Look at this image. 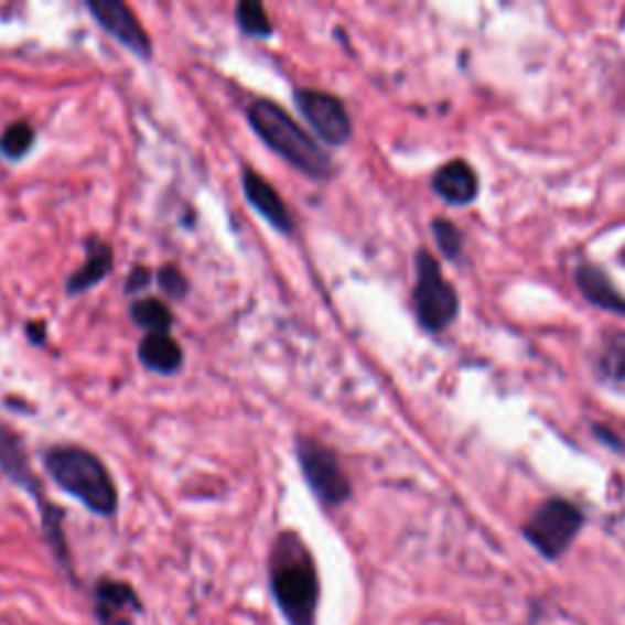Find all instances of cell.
<instances>
[{"instance_id":"cell-1","label":"cell","mask_w":625,"mask_h":625,"mask_svg":"<svg viewBox=\"0 0 625 625\" xmlns=\"http://www.w3.org/2000/svg\"><path fill=\"white\" fill-rule=\"evenodd\" d=\"M269 586L289 625H315L317 584L315 562L295 532H281L269 557Z\"/></svg>"},{"instance_id":"cell-2","label":"cell","mask_w":625,"mask_h":625,"mask_svg":"<svg viewBox=\"0 0 625 625\" xmlns=\"http://www.w3.org/2000/svg\"><path fill=\"white\" fill-rule=\"evenodd\" d=\"M247 120L249 128L259 134V140L265 142L271 152L287 159L299 172L309 174L315 181H325L333 176L335 166L331 154L295 122V118H291L287 110L277 106L274 100H252V104L247 106Z\"/></svg>"},{"instance_id":"cell-3","label":"cell","mask_w":625,"mask_h":625,"mask_svg":"<svg viewBox=\"0 0 625 625\" xmlns=\"http://www.w3.org/2000/svg\"><path fill=\"white\" fill-rule=\"evenodd\" d=\"M44 470L54 484L84 504L90 514L110 518L118 510V488L108 467L94 452L74 445L52 448L44 452Z\"/></svg>"},{"instance_id":"cell-4","label":"cell","mask_w":625,"mask_h":625,"mask_svg":"<svg viewBox=\"0 0 625 625\" xmlns=\"http://www.w3.org/2000/svg\"><path fill=\"white\" fill-rule=\"evenodd\" d=\"M295 457H299L305 484L311 486V492L321 498L323 504L340 506L347 502L352 494V484L343 464L337 460V454L331 448L313 438L299 435L295 438Z\"/></svg>"},{"instance_id":"cell-5","label":"cell","mask_w":625,"mask_h":625,"mask_svg":"<svg viewBox=\"0 0 625 625\" xmlns=\"http://www.w3.org/2000/svg\"><path fill=\"white\" fill-rule=\"evenodd\" d=\"M413 305L420 325L433 333L448 327L457 315V293L442 277L438 261L428 252H420L416 257Z\"/></svg>"},{"instance_id":"cell-6","label":"cell","mask_w":625,"mask_h":625,"mask_svg":"<svg viewBox=\"0 0 625 625\" xmlns=\"http://www.w3.org/2000/svg\"><path fill=\"white\" fill-rule=\"evenodd\" d=\"M584 516L579 514V508L572 504L560 502V498H552V502L542 504L536 516L528 520L526 526V538L532 542V548L542 552L545 557H560L574 536L582 528Z\"/></svg>"},{"instance_id":"cell-7","label":"cell","mask_w":625,"mask_h":625,"mask_svg":"<svg viewBox=\"0 0 625 625\" xmlns=\"http://www.w3.org/2000/svg\"><path fill=\"white\" fill-rule=\"evenodd\" d=\"M295 108L317 138L327 144H345L352 138V120L343 100L317 88H295Z\"/></svg>"},{"instance_id":"cell-8","label":"cell","mask_w":625,"mask_h":625,"mask_svg":"<svg viewBox=\"0 0 625 625\" xmlns=\"http://www.w3.org/2000/svg\"><path fill=\"white\" fill-rule=\"evenodd\" d=\"M0 472H3L10 482L18 484L20 488L35 498L42 510V520H44V532H56L62 530V510H56V506H47L42 502V484L30 467L28 452H25V442H22L20 435H15L13 430H8L6 425H0Z\"/></svg>"},{"instance_id":"cell-9","label":"cell","mask_w":625,"mask_h":625,"mask_svg":"<svg viewBox=\"0 0 625 625\" xmlns=\"http://www.w3.org/2000/svg\"><path fill=\"white\" fill-rule=\"evenodd\" d=\"M86 8L98 25L104 28L110 37H116L122 47H128L138 60H152V40L130 6L120 3V0H88Z\"/></svg>"},{"instance_id":"cell-10","label":"cell","mask_w":625,"mask_h":625,"mask_svg":"<svg viewBox=\"0 0 625 625\" xmlns=\"http://www.w3.org/2000/svg\"><path fill=\"white\" fill-rule=\"evenodd\" d=\"M243 191L249 206H252L261 218H265L277 233L291 235L293 233V215L287 203L281 201L277 188L269 184L267 179H261L255 169H245L243 172Z\"/></svg>"},{"instance_id":"cell-11","label":"cell","mask_w":625,"mask_h":625,"mask_svg":"<svg viewBox=\"0 0 625 625\" xmlns=\"http://www.w3.org/2000/svg\"><path fill=\"white\" fill-rule=\"evenodd\" d=\"M96 616L100 625H134L142 613V604L130 584L104 579L94 591Z\"/></svg>"},{"instance_id":"cell-12","label":"cell","mask_w":625,"mask_h":625,"mask_svg":"<svg viewBox=\"0 0 625 625\" xmlns=\"http://www.w3.org/2000/svg\"><path fill=\"white\" fill-rule=\"evenodd\" d=\"M110 269H112V247L104 240H98V237H90V240H86L84 267H78L72 279L66 281V293L76 295L94 289L96 283H100L110 274Z\"/></svg>"},{"instance_id":"cell-13","label":"cell","mask_w":625,"mask_h":625,"mask_svg":"<svg viewBox=\"0 0 625 625\" xmlns=\"http://www.w3.org/2000/svg\"><path fill=\"white\" fill-rule=\"evenodd\" d=\"M433 188L438 191V196H442L448 203H454V206H464V203L474 201L479 184H476V176L467 164L450 162L435 174Z\"/></svg>"},{"instance_id":"cell-14","label":"cell","mask_w":625,"mask_h":625,"mask_svg":"<svg viewBox=\"0 0 625 625\" xmlns=\"http://www.w3.org/2000/svg\"><path fill=\"white\" fill-rule=\"evenodd\" d=\"M138 357L147 369L157 374H174L184 365V352L172 335H144Z\"/></svg>"},{"instance_id":"cell-15","label":"cell","mask_w":625,"mask_h":625,"mask_svg":"<svg viewBox=\"0 0 625 625\" xmlns=\"http://www.w3.org/2000/svg\"><path fill=\"white\" fill-rule=\"evenodd\" d=\"M579 287H582L586 299L594 301L601 309H608V311H621L625 313V301L618 295V291L611 287V281L601 274L599 269L594 267H582L576 274Z\"/></svg>"},{"instance_id":"cell-16","label":"cell","mask_w":625,"mask_h":625,"mask_svg":"<svg viewBox=\"0 0 625 625\" xmlns=\"http://www.w3.org/2000/svg\"><path fill=\"white\" fill-rule=\"evenodd\" d=\"M130 315L134 325H140L147 335H169L174 325V315L169 305L159 299H140L132 303Z\"/></svg>"},{"instance_id":"cell-17","label":"cell","mask_w":625,"mask_h":625,"mask_svg":"<svg viewBox=\"0 0 625 625\" xmlns=\"http://www.w3.org/2000/svg\"><path fill=\"white\" fill-rule=\"evenodd\" d=\"M235 20L245 35L257 40H269L274 35V25H271L267 8L257 3V0H240L235 6Z\"/></svg>"},{"instance_id":"cell-18","label":"cell","mask_w":625,"mask_h":625,"mask_svg":"<svg viewBox=\"0 0 625 625\" xmlns=\"http://www.w3.org/2000/svg\"><path fill=\"white\" fill-rule=\"evenodd\" d=\"M32 147H35V130H32V125L25 120L13 122L0 134V154L10 159V162H20Z\"/></svg>"},{"instance_id":"cell-19","label":"cell","mask_w":625,"mask_h":625,"mask_svg":"<svg viewBox=\"0 0 625 625\" xmlns=\"http://www.w3.org/2000/svg\"><path fill=\"white\" fill-rule=\"evenodd\" d=\"M601 377L625 391V335L613 337L601 355Z\"/></svg>"},{"instance_id":"cell-20","label":"cell","mask_w":625,"mask_h":625,"mask_svg":"<svg viewBox=\"0 0 625 625\" xmlns=\"http://www.w3.org/2000/svg\"><path fill=\"white\" fill-rule=\"evenodd\" d=\"M157 283H159V289H162V293L169 295V299L179 301V299H184V295L188 293V281L174 265H166V267L159 269Z\"/></svg>"},{"instance_id":"cell-21","label":"cell","mask_w":625,"mask_h":625,"mask_svg":"<svg viewBox=\"0 0 625 625\" xmlns=\"http://www.w3.org/2000/svg\"><path fill=\"white\" fill-rule=\"evenodd\" d=\"M433 233H435V240H438L442 252H445L448 257H457V255H460L462 240H460L457 227H454V225L448 223V220H435V223H433Z\"/></svg>"},{"instance_id":"cell-22","label":"cell","mask_w":625,"mask_h":625,"mask_svg":"<svg viewBox=\"0 0 625 625\" xmlns=\"http://www.w3.org/2000/svg\"><path fill=\"white\" fill-rule=\"evenodd\" d=\"M152 281V271L150 269H144V267H138L132 271L130 274V279H128V283H125V291L128 293H138V291H142V289H147V283Z\"/></svg>"},{"instance_id":"cell-23","label":"cell","mask_w":625,"mask_h":625,"mask_svg":"<svg viewBox=\"0 0 625 625\" xmlns=\"http://www.w3.org/2000/svg\"><path fill=\"white\" fill-rule=\"evenodd\" d=\"M25 331L35 345H44V340H47V335H44V323H28Z\"/></svg>"}]
</instances>
